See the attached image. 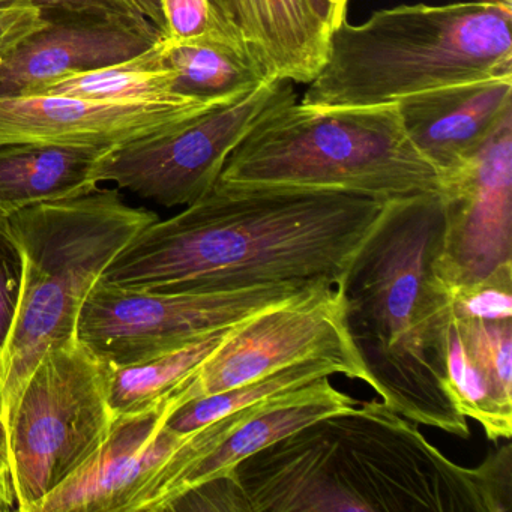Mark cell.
Wrapping results in <instances>:
<instances>
[{"mask_svg":"<svg viewBox=\"0 0 512 512\" xmlns=\"http://www.w3.org/2000/svg\"><path fill=\"white\" fill-rule=\"evenodd\" d=\"M332 374L346 376V370L343 365L331 359H307L229 391L188 401L169 416L166 425L176 433H190L230 413L247 409L269 398L289 394Z\"/></svg>","mask_w":512,"mask_h":512,"instance_id":"cell-22","label":"cell"},{"mask_svg":"<svg viewBox=\"0 0 512 512\" xmlns=\"http://www.w3.org/2000/svg\"><path fill=\"white\" fill-rule=\"evenodd\" d=\"M454 322L470 364L487 383L497 406L512 415V319L484 322L454 317Z\"/></svg>","mask_w":512,"mask_h":512,"instance_id":"cell-23","label":"cell"},{"mask_svg":"<svg viewBox=\"0 0 512 512\" xmlns=\"http://www.w3.org/2000/svg\"><path fill=\"white\" fill-rule=\"evenodd\" d=\"M160 41L127 61L59 80L38 95H65L104 103L190 100L173 92L172 74L161 59Z\"/></svg>","mask_w":512,"mask_h":512,"instance_id":"cell-21","label":"cell"},{"mask_svg":"<svg viewBox=\"0 0 512 512\" xmlns=\"http://www.w3.org/2000/svg\"><path fill=\"white\" fill-rule=\"evenodd\" d=\"M158 215L118 190L29 206L8 217L23 256L22 292L0 358V410L10 431L29 377L46 353L77 338L80 313L113 260Z\"/></svg>","mask_w":512,"mask_h":512,"instance_id":"cell-5","label":"cell"},{"mask_svg":"<svg viewBox=\"0 0 512 512\" xmlns=\"http://www.w3.org/2000/svg\"><path fill=\"white\" fill-rule=\"evenodd\" d=\"M46 25L43 11L29 5H0V61Z\"/></svg>","mask_w":512,"mask_h":512,"instance_id":"cell-29","label":"cell"},{"mask_svg":"<svg viewBox=\"0 0 512 512\" xmlns=\"http://www.w3.org/2000/svg\"><path fill=\"white\" fill-rule=\"evenodd\" d=\"M218 184L331 191L386 200L439 193L434 167L404 134L397 106L293 103L230 155Z\"/></svg>","mask_w":512,"mask_h":512,"instance_id":"cell-6","label":"cell"},{"mask_svg":"<svg viewBox=\"0 0 512 512\" xmlns=\"http://www.w3.org/2000/svg\"><path fill=\"white\" fill-rule=\"evenodd\" d=\"M293 103L292 83L268 80L239 100L109 149L98 164V184L113 182L166 208L191 205L214 188L241 143Z\"/></svg>","mask_w":512,"mask_h":512,"instance_id":"cell-9","label":"cell"},{"mask_svg":"<svg viewBox=\"0 0 512 512\" xmlns=\"http://www.w3.org/2000/svg\"><path fill=\"white\" fill-rule=\"evenodd\" d=\"M329 379L331 376L322 377L298 391L283 395L239 425L217 448L173 481L155 512L169 511L179 496L197 485L227 478L245 458L305 425L355 409L359 401L335 389Z\"/></svg>","mask_w":512,"mask_h":512,"instance_id":"cell-16","label":"cell"},{"mask_svg":"<svg viewBox=\"0 0 512 512\" xmlns=\"http://www.w3.org/2000/svg\"><path fill=\"white\" fill-rule=\"evenodd\" d=\"M319 419L233 470L248 512H509L512 449L478 467L431 445L379 401Z\"/></svg>","mask_w":512,"mask_h":512,"instance_id":"cell-2","label":"cell"},{"mask_svg":"<svg viewBox=\"0 0 512 512\" xmlns=\"http://www.w3.org/2000/svg\"><path fill=\"white\" fill-rule=\"evenodd\" d=\"M142 13L160 29L161 34L164 35V17L163 10H161V0H136Z\"/></svg>","mask_w":512,"mask_h":512,"instance_id":"cell-32","label":"cell"},{"mask_svg":"<svg viewBox=\"0 0 512 512\" xmlns=\"http://www.w3.org/2000/svg\"><path fill=\"white\" fill-rule=\"evenodd\" d=\"M112 148L0 143V218L29 206L85 196L98 188L101 158Z\"/></svg>","mask_w":512,"mask_h":512,"instance_id":"cell-17","label":"cell"},{"mask_svg":"<svg viewBox=\"0 0 512 512\" xmlns=\"http://www.w3.org/2000/svg\"><path fill=\"white\" fill-rule=\"evenodd\" d=\"M13 511H17L16 491H14L13 475H11L7 430H5L4 418L0 410V512Z\"/></svg>","mask_w":512,"mask_h":512,"instance_id":"cell-30","label":"cell"},{"mask_svg":"<svg viewBox=\"0 0 512 512\" xmlns=\"http://www.w3.org/2000/svg\"><path fill=\"white\" fill-rule=\"evenodd\" d=\"M127 2H130V4H133V5H136V7H139V5H137L136 0H127ZM140 11H142V10H140Z\"/></svg>","mask_w":512,"mask_h":512,"instance_id":"cell-33","label":"cell"},{"mask_svg":"<svg viewBox=\"0 0 512 512\" xmlns=\"http://www.w3.org/2000/svg\"><path fill=\"white\" fill-rule=\"evenodd\" d=\"M223 22L241 38L251 55L266 68L262 32L256 16V0H212ZM269 71V70H268Z\"/></svg>","mask_w":512,"mask_h":512,"instance_id":"cell-27","label":"cell"},{"mask_svg":"<svg viewBox=\"0 0 512 512\" xmlns=\"http://www.w3.org/2000/svg\"><path fill=\"white\" fill-rule=\"evenodd\" d=\"M160 50L173 92L200 103H232L274 79L251 53L226 41L163 38Z\"/></svg>","mask_w":512,"mask_h":512,"instance_id":"cell-18","label":"cell"},{"mask_svg":"<svg viewBox=\"0 0 512 512\" xmlns=\"http://www.w3.org/2000/svg\"><path fill=\"white\" fill-rule=\"evenodd\" d=\"M161 10L167 40H220L251 53L241 38L223 22L212 0H161Z\"/></svg>","mask_w":512,"mask_h":512,"instance_id":"cell-24","label":"cell"},{"mask_svg":"<svg viewBox=\"0 0 512 512\" xmlns=\"http://www.w3.org/2000/svg\"><path fill=\"white\" fill-rule=\"evenodd\" d=\"M112 368L74 338L29 377L8 431L17 511L37 512L106 442L115 422Z\"/></svg>","mask_w":512,"mask_h":512,"instance_id":"cell-7","label":"cell"},{"mask_svg":"<svg viewBox=\"0 0 512 512\" xmlns=\"http://www.w3.org/2000/svg\"><path fill=\"white\" fill-rule=\"evenodd\" d=\"M320 283L328 281L167 292L100 280L83 305L77 338L113 367L137 364L239 325Z\"/></svg>","mask_w":512,"mask_h":512,"instance_id":"cell-8","label":"cell"},{"mask_svg":"<svg viewBox=\"0 0 512 512\" xmlns=\"http://www.w3.org/2000/svg\"><path fill=\"white\" fill-rule=\"evenodd\" d=\"M443 226L439 193L386 200L338 287L347 332L382 403L467 439L446 373L451 293L436 271Z\"/></svg>","mask_w":512,"mask_h":512,"instance_id":"cell-3","label":"cell"},{"mask_svg":"<svg viewBox=\"0 0 512 512\" xmlns=\"http://www.w3.org/2000/svg\"><path fill=\"white\" fill-rule=\"evenodd\" d=\"M385 202L355 194L215 184L146 226L101 280L148 290L340 284Z\"/></svg>","mask_w":512,"mask_h":512,"instance_id":"cell-1","label":"cell"},{"mask_svg":"<svg viewBox=\"0 0 512 512\" xmlns=\"http://www.w3.org/2000/svg\"><path fill=\"white\" fill-rule=\"evenodd\" d=\"M395 106L407 139L442 179L512 112V73L431 89Z\"/></svg>","mask_w":512,"mask_h":512,"instance_id":"cell-15","label":"cell"},{"mask_svg":"<svg viewBox=\"0 0 512 512\" xmlns=\"http://www.w3.org/2000/svg\"><path fill=\"white\" fill-rule=\"evenodd\" d=\"M451 310L458 320L512 319V269L451 293Z\"/></svg>","mask_w":512,"mask_h":512,"instance_id":"cell-25","label":"cell"},{"mask_svg":"<svg viewBox=\"0 0 512 512\" xmlns=\"http://www.w3.org/2000/svg\"><path fill=\"white\" fill-rule=\"evenodd\" d=\"M43 16L46 25L0 61V100L41 94L59 80L134 58L164 38L148 17Z\"/></svg>","mask_w":512,"mask_h":512,"instance_id":"cell-13","label":"cell"},{"mask_svg":"<svg viewBox=\"0 0 512 512\" xmlns=\"http://www.w3.org/2000/svg\"><path fill=\"white\" fill-rule=\"evenodd\" d=\"M313 4L331 31L337 29L346 20L349 0H313Z\"/></svg>","mask_w":512,"mask_h":512,"instance_id":"cell-31","label":"cell"},{"mask_svg":"<svg viewBox=\"0 0 512 512\" xmlns=\"http://www.w3.org/2000/svg\"><path fill=\"white\" fill-rule=\"evenodd\" d=\"M512 0L401 5L334 29L302 104L377 107L512 73Z\"/></svg>","mask_w":512,"mask_h":512,"instance_id":"cell-4","label":"cell"},{"mask_svg":"<svg viewBox=\"0 0 512 512\" xmlns=\"http://www.w3.org/2000/svg\"><path fill=\"white\" fill-rule=\"evenodd\" d=\"M217 106L221 104L194 100L104 103L52 94L4 98L0 100V143L115 148Z\"/></svg>","mask_w":512,"mask_h":512,"instance_id":"cell-14","label":"cell"},{"mask_svg":"<svg viewBox=\"0 0 512 512\" xmlns=\"http://www.w3.org/2000/svg\"><path fill=\"white\" fill-rule=\"evenodd\" d=\"M23 256L8 218H0V358L7 346L22 292Z\"/></svg>","mask_w":512,"mask_h":512,"instance_id":"cell-26","label":"cell"},{"mask_svg":"<svg viewBox=\"0 0 512 512\" xmlns=\"http://www.w3.org/2000/svg\"><path fill=\"white\" fill-rule=\"evenodd\" d=\"M0 5H29L43 13H86L101 16L146 17L139 7L127 0H0Z\"/></svg>","mask_w":512,"mask_h":512,"instance_id":"cell-28","label":"cell"},{"mask_svg":"<svg viewBox=\"0 0 512 512\" xmlns=\"http://www.w3.org/2000/svg\"><path fill=\"white\" fill-rule=\"evenodd\" d=\"M338 362L350 379L371 377L350 338L340 287L320 283L233 329L182 386L185 403L229 391L307 359Z\"/></svg>","mask_w":512,"mask_h":512,"instance_id":"cell-10","label":"cell"},{"mask_svg":"<svg viewBox=\"0 0 512 512\" xmlns=\"http://www.w3.org/2000/svg\"><path fill=\"white\" fill-rule=\"evenodd\" d=\"M236 326L137 364L112 365L110 406L115 416L136 412L175 391L220 349Z\"/></svg>","mask_w":512,"mask_h":512,"instance_id":"cell-20","label":"cell"},{"mask_svg":"<svg viewBox=\"0 0 512 512\" xmlns=\"http://www.w3.org/2000/svg\"><path fill=\"white\" fill-rule=\"evenodd\" d=\"M437 277L449 293L512 269V112L466 163L440 179Z\"/></svg>","mask_w":512,"mask_h":512,"instance_id":"cell-11","label":"cell"},{"mask_svg":"<svg viewBox=\"0 0 512 512\" xmlns=\"http://www.w3.org/2000/svg\"><path fill=\"white\" fill-rule=\"evenodd\" d=\"M182 385L136 412L115 416L97 454L38 506L37 512H136L137 505L185 434L167 427L184 406Z\"/></svg>","mask_w":512,"mask_h":512,"instance_id":"cell-12","label":"cell"},{"mask_svg":"<svg viewBox=\"0 0 512 512\" xmlns=\"http://www.w3.org/2000/svg\"><path fill=\"white\" fill-rule=\"evenodd\" d=\"M263 52L274 79L308 85L328 58L331 29L313 0H256Z\"/></svg>","mask_w":512,"mask_h":512,"instance_id":"cell-19","label":"cell"}]
</instances>
